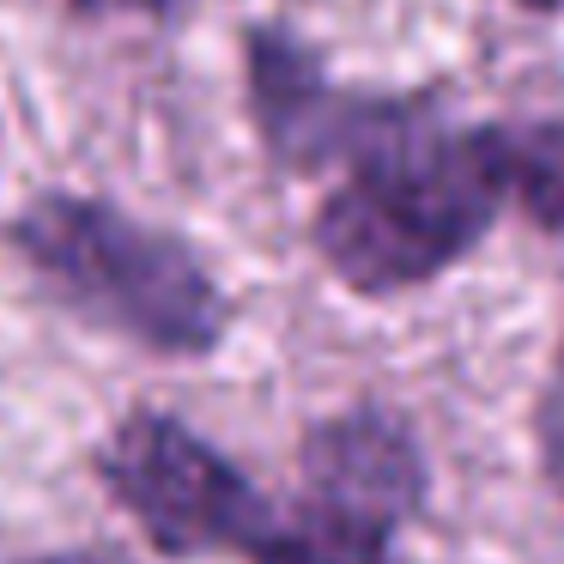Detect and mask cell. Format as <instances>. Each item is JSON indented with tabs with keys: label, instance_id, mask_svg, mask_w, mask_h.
I'll return each instance as SVG.
<instances>
[{
	"label": "cell",
	"instance_id": "obj_1",
	"mask_svg": "<svg viewBox=\"0 0 564 564\" xmlns=\"http://www.w3.org/2000/svg\"><path fill=\"white\" fill-rule=\"evenodd\" d=\"M503 207L486 128L431 134L425 116L370 147L316 213V249L352 292L389 297L437 280Z\"/></svg>",
	"mask_w": 564,
	"mask_h": 564
},
{
	"label": "cell",
	"instance_id": "obj_2",
	"mask_svg": "<svg viewBox=\"0 0 564 564\" xmlns=\"http://www.w3.org/2000/svg\"><path fill=\"white\" fill-rule=\"evenodd\" d=\"M13 249L62 304L147 352L200 358L225 334V297L200 256L171 231L91 195H43L13 219Z\"/></svg>",
	"mask_w": 564,
	"mask_h": 564
},
{
	"label": "cell",
	"instance_id": "obj_3",
	"mask_svg": "<svg viewBox=\"0 0 564 564\" xmlns=\"http://www.w3.org/2000/svg\"><path fill=\"white\" fill-rule=\"evenodd\" d=\"M98 479L140 522V534L171 558L243 552L268 540L273 510L207 437L159 406H134L98 449Z\"/></svg>",
	"mask_w": 564,
	"mask_h": 564
},
{
	"label": "cell",
	"instance_id": "obj_4",
	"mask_svg": "<svg viewBox=\"0 0 564 564\" xmlns=\"http://www.w3.org/2000/svg\"><path fill=\"white\" fill-rule=\"evenodd\" d=\"M249 110L268 152L292 171H322L334 159H365L389 134H401L419 110L406 104H365L322 79L316 55L280 31H249Z\"/></svg>",
	"mask_w": 564,
	"mask_h": 564
},
{
	"label": "cell",
	"instance_id": "obj_5",
	"mask_svg": "<svg viewBox=\"0 0 564 564\" xmlns=\"http://www.w3.org/2000/svg\"><path fill=\"white\" fill-rule=\"evenodd\" d=\"M304 474H310V503H328V510L377 528H401L425 498V467H419L413 431L382 406H352V413L310 431Z\"/></svg>",
	"mask_w": 564,
	"mask_h": 564
},
{
	"label": "cell",
	"instance_id": "obj_6",
	"mask_svg": "<svg viewBox=\"0 0 564 564\" xmlns=\"http://www.w3.org/2000/svg\"><path fill=\"white\" fill-rule=\"evenodd\" d=\"M486 147L498 164L503 200H516L540 231L564 237V122L486 128Z\"/></svg>",
	"mask_w": 564,
	"mask_h": 564
},
{
	"label": "cell",
	"instance_id": "obj_7",
	"mask_svg": "<svg viewBox=\"0 0 564 564\" xmlns=\"http://www.w3.org/2000/svg\"><path fill=\"white\" fill-rule=\"evenodd\" d=\"M249 564H401V558H394V528L358 522V516H340L328 503L304 498V516H292V522L273 516L268 540L256 546Z\"/></svg>",
	"mask_w": 564,
	"mask_h": 564
},
{
	"label": "cell",
	"instance_id": "obj_8",
	"mask_svg": "<svg viewBox=\"0 0 564 564\" xmlns=\"http://www.w3.org/2000/svg\"><path fill=\"white\" fill-rule=\"evenodd\" d=\"M540 455H546L552 486L564 491V346H558V365H552L546 401H540Z\"/></svg>",
	"mask_w": 564,
	"mask_h": 564
},
{
	"label": "cell",
	"instance_id": "obj_9",
	"mask_svg": "<svg viewBox=\"0 0 564 564\" xmlns=\"http://www.w3.org/2000/svg\"><path fill=\"white\" fill-rule=\"evenodd\" d=\"M0 564H128L104 546H67V552H31V558H0Z\"/></svg>",
	"mask_w": 564,
	"mask_h": 564
},
{
	"label": "cell",
	"instance_id": "obj_10",
	"mask_svg": "<svg viewBox=\"0 0 564 564\" xmlns=\"http://www.w3.org/2000/svg\"><path fill=\"white\" fill-rule=\"evenodd\" d=\"M79 13H104V7H122V13H171L176 0H74Z\"/></svg>",
	"mask_w": 564,
	"mask_h": 564
},
{
	"label": "cell",
	"instance_id": "obj_11",
	"mask_svg": "<svg viewBox=\"0 0 564 564\" xmlns=\"http://www.w3.org/2000/svg\"><path fill=\"white\" fill-rule=\"evenodd\" d=\"M522 7H534V13H558L564 0H522Z\"/></svg>",
	"mask_w": 564,
	"mask_h": 564
}]
</instances>
